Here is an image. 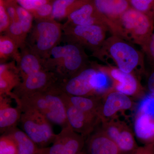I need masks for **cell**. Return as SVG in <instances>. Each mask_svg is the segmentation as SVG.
<instances>
[{"mask_svg":"<svg viewBox=\"0 0 154 154\" xmlns=\"http://www.w3.org/2000/svg\"><path fill=\"white\" fill-rule=\"evenodd\" d=\"M85 144V137L75 132L68 125L61 154H79L82 151Z\"/></svg>","mask_w":154,"mask_h":154,"instance_id":"22","label":"cell"},{"mask_svg":"<svg viewBox=\"0 0 154 154\" xmlns=\"http://www.w3.org/2000/svg\"><path fill=\"white\" fill-rule=\"evenodd\" d=\"M85 67V55L78 45L57 46L44 60V69L53 73L60 81L69 79Z\"/></svg>","mask_w":154,"mask_h":154,"instance_id":"2","label":"cell"},{"mask_svg":"<svg viewBox=\"0 0 154 154\" xmlns=\"http://www.w3.org/2000/svg\"><path fill=\"white\" fill-rule=\"evenodd\" d=\"M5 33L16 42L19 48L26 45L28 36L24 33L19 21L11 22Z\"/></svg>","mask_w":154,"mask_h":154,"instance_id":"26","label":"cell"},{"mask_svg":"<svg viewBox=\"0 0 154 154\" xmlns=\"http://www.w3.org/2000/svg\"><path fill=\"white\" fill-rule=\"evenodd\" d=\"M20 49V58L17 65L22 80L30 75L45 69L43 60L26 45Z\"/></svg>","mask_w":154,"mask_h":154,"instance_id":"14","label":"cell"},{"mask_svg":"<svg viewBox=\"0 0 154 154\" xmlns=\"http://www.w3.org/2000/svg\"><path fill=\"white\" fill-rule=\"evenodd\" d=\"M63 36L62 25L52 19L36 20L28 33L26 45L42 59H47Z\"/></svg>","mask_w":154,"mask_h":154,"instance_id":"3","label":"cell"},{"mask_svg":"<svg viewBox=\"0 0 154 154\" xmlns=\"http://www.w3.org/2000/svg\"><path fill=\"white\" fill-rule=\"evenodd\" d=\"M137 113H144L154 118V97L152 94L143 97L138 105Z\"/></svg>","mask_w":154,"mask_h":154,"instance_id":"29","label":"cell"},{"mask_svg":"<svg viewBox=\"0 0 154 154\" xmlns=\"http://www.w3.org/2000/svg\"><path fill=\"white\" fill-rule=\"evenodd\" d=\"M16 61L0 65V96H11L13 90L22 81Z\"/></svg>","mask_w":154,"mask_h":154,"instance_id":"15","label":"cell"},{"mask_svg":"<svg viewBox=\"0 0 154 154\" xmlns=\"http://www.w3.org/2000/svg\"><path fill=\"white\" fill-rule=\"evenodd\" d=\"M60 95L63 100L78 109L100 118V111L103 102L102 98L73 96L62 91Z\"/></svg>","mask_w":154,"mask_h":154,"instance_id":"17","label":"cell"},{"mask_svg":"<svg viewBox=\"0 0 154 154\" xmlns=\"http://www.w3.org/2000/svg\"><path fill=\"white\" fill-rule=\"evenodd\" d=\"M19 123L22 129L39 148L47 147L53 143L57 134L51 123L45 116L34 109L22 107Z\"/></svg>","mask_w":154,"mask_h":154,"instance_id":"4","label":"cell"},{"mask_svg":"<svg viewBox=\"0 0 154 154\" xmlns=\"http://www.w3.org/2000/svg\"><path fill=\"white\" fill-rule=\"evenodd\" d=\"M147 51L154 70V33L152 32L151 35L149 38L146 44Z\"/></svg>","mask_w":154,"mask_h":154,"instance_id":"34","label":"cell"},{"mask_svg":"<svg viewBox=\"0 0 154 154\" xmlns=\"http://www.w3.org/2000/svg\"><path fill=\"white\" fill-rule=\"evenodd\" d=\"M96 9L100 14L116 17L128 9L127 0H94Z\"/></svg>","mask_w":154,"mask_h":154,"instance_id":"21","label":"cell"},{"mask_svg":"<svg viewBox=\"0 0 154 154\" xmlns=\"http://www.w3.org/2000/svg\"><path fill=\"white\" fill-rule=\"evenodd\" d=\"M134 131L137 138L145 145L153 143L154 118L144 113H137Z\"/></svg>","mask_w":154,"mask_h":154,"instance_id":"18","label":"cell"},{"mask_svg":"<svg viewBox=\"0 0 154 154\" xmlns=\"http://www.w3.org/2000/svg\"><path fill=\"white\" fill-rule=\"evenodd\" d=\"M90 84L93 91L94 97H105L108 93L111 92V83L109 75L104 71L97 69L91 75L90 79Z\"/></svg>","mask_w":154,"mask_h":154,"instance_id":"19","label":"cell"},{"mask_svg":"<svg viewBox=\"0 0 154 154\" xmlns=\"http://www.w3.org/2000/svg\"><path fill=\"white\" fill-rule=\"evenodd\" d=\"M63 101L65 105L69 126L75 132L85 137L94 132L96 127L101 122L99 116L82 111L66 101Z\"/></svg>","mask_w":154,"mask_h":154,"instance_id":"8","label":"cell"},{"mask_svg":"<svg viewBox=\"0 0 154 154\" xmlns=\"http://www.w3.org/2000/svg\"><path fill=\"white\" fill-rule=\"evenodd\" d=\"M53 2L48 3L40 6L30 13L36 20L51 19Z\"/></svg>","mask_w":154,"mask_h":154,"instance_id":"31","label":"cell"},{"mask_svg":"<svg viewBox=\"0 0 154 154\" xmlns=\"http://www.w3.org/2000/svg\"><path fill=\"white\" fill-rule=\"evenodd\" d=\"M132 102L129 96L118 91H112L105 96L100 113L101 122L112 119L120 111L131 109Z\"/></svg>","mask_w":154,"mask_h":154,"instance_id":"11","label":"cell"},{"mask_svg":"<svg viewBox=\"0 0 154 154\" xmlns=\"http://www.w3.org/2000/svg\"><path fill=\"white\" fill-rule=\"evenodd\" d=\"M60 82L53 73L42 70L28 76L23 79L14 89L12 93L20 98L49 90Z\"/></svg>","mask_w":154,"mask_h":154,"instance_id":"6","label":"cell"},{"mask_svg":"<svg viewBox=\"0 0 154 154\" xmlns=\"http://www.w3.org/2000/svg\"><path fill=\"white\" fill-rule=\"evenodd\" d=\"M17 2L20 6L30 12L43 5L52 2L51 0H17Z\"/></svg>","mask_w":154,"mask_h":154,"instance_id":"33","label":"cell"},{"mask_svg":"<svg viewBox=\"0 0 154 154\" xmlns=\"http://www.w3.org/2000/svg\"><path fill=\"white\" fill-rule=\"evenodd\" d=\"M110 55L118 69L125 72L131 73L139 63V55L129 45L122 42L113 43L110 48Z\"/></svg>","mask_w":154,"mask_h":154,"instance_id":"9","label":"cell"},{"mask_svg":"<svg viewBox=\"0 0 154 154\" xmlns=\"http://www.w3.org/2000/svg\"><path fill=\"white\" fill-rule=\"evenodd\" d=\"M131 154H154V143L138 147Z\"/></svg>","mask_w":154,"mask_h":154,"instance_id":"35","label":"cell"},{"mask_svg":"<svg viewBox=\"0 0 154 154\" xmlns=\"http://www.w3.org/2000/svg\"><path fill=\"white\" fill-rule=\"evenodd\" d=\"M122 154L133 152L138 148L132 131L125 123L115 141Z\"/></svg>","mask_w":154,"mask_h":154,"instance_id":"24","label":"cell"},{"mask_svg":"<svg viewBox=\"0 0 154 154\" xmlns=\"http://www.w3.org/2000/svg\"><path fill=\"white\" fill-rule=\"evenodd\" d=\"M63 36L66 43L82 44L91 48L97 47L104 38V32L99 24L73 25H62Z\"/></svg>","mask_w":154,"mask_h":154,"instance_id":"5","label":"cell"},{"mask_svg":"<svg viewBox=\"0 0 154 154\" xmlns=\"http://www.w3.org/2000/svg\"><path fill=\"white\" fill-rule=\"evenodd\" d=\"M12 99L8 95L0 96V131L3 134L16 127L22 114L20 106L11 105Z\"/></svg>","mask_w":154,"mask_h":154,"instance_id":"12","label":"cell"},{"mask_svg":"<svg viewBox=\"0 0 154 154\" xmlns=\"http://www.w3.org/2000/svg\"><path fill=\"white\" fill-rule=\"evenodd\" d=\"M80 0H55L52 4L51 19H62L67 18Z\"/></svg>","mask_w":154,"mask_h":154,"instance_id":"25","label":"cell"},{"mask_svg":"<svg viewBox=\"0 0 154 154\" xmlns=\"http://www.w3.org/2000/svg\"><path fill=\"white\" fill-rule=\"evenodd\" d=\"M98 14L94 2L91 0H80L75 9L68 16L65 23L73 25L99 24Z\"/></svg>","mask_w":154,"mask_h":154,"instance_id":"10","label":"cell"},{"mask_svg":"<svg viewBox=\"0 0 154 154\" xmlns=\"http://www.w3.org/2000/svg\"><path fill=\"white\" fill-rule=\"evenodd\" d=\"M48 148L49 147L40 148L38 150L37 154H48Z\"/></svg>","mask_w":154,"mask_h":154,"instance_id":"37","label":"cell"},{"mask_svg":"<svg viewBox=\"0 0 154 154\" xmlns=\"http://www.w3.org/2000/svg\"><path fill=\"white\" fill-rule=\"evenodd\" d=\"M0 154H18L17 144L8 134H4L0 137Z\"/></svg>","mask_w":154,"mask_h":154,"instance_id":"28","label":"cell"},{"mask_svg":"<svg viewBox=\"0 0 154 154\" xmlns=\"http://www.w3.org/2000/svg\"><path fill=\"white\" fill-rule=\"evenodd\" d=\"M11 22L6 10L5 1L0 0V32H5L11 24Z\"/></svg>","mask_w":154,"mask_h":154,"instance_id":"32","label":"cell"},{"mask_svg":"<svg viewBox=\"0 0 154 154\" xmlns=\"http://www.w3.org/2000/svg\"><path fill=\"white\" fill-rule=\"evenodd\" d=\"M5 134H8L14 139L17 144L18 154H37L38 147L28 135L17 127Z\"/></svg>","mask_w":154,"mask_h":154,"instance_id":"20","label":"cell"},{"mask_svg":"<svg viewBox=\"0 0 154 154\" xmlns=\"http://www.w3.org/2000/svg\"><path fill=\"white\" fill-rule=\"evenodd\" d=\"M134 9L151 16L154 15V0H131Z\"/></svg>","mask_w":154,"mask_h":154,"instance_id":"30","label":"cell"},{"mask_svg":"<svg viewBox=\"0 0 154 154\" xmlns=\"http://www.w3.org/2000/svg\"><path fill=\"white\" fill-rule=\"evenodd\" d=\"M147 87L150 94L154 97V70L148 80Z\"/></svg>","mask_w":154,"mask_h":154,"instance_id":"36","label":"cell"},{"mask_svg":"<svg viewBox=\"0 0 154 154\" xmlns=\"http://www.w3.org/2000/svg\"><path fill=\"white\" fill-rule=\"evenodd\" d=\"M86 143L88 154H122L115 142L101 129L92 133Z\"/></svg>","mask_w":154,"mask_h":154,"instance_id":"13","label":"cell"},{"mask_svg":"<svg viewBox=\"0 0 154 154\" xmlns=\"http://www.w3.org/2000/svg\"><path fill=\"white\" fill-rule=\"evenodd\" d=\"M120 16L125 29L136 36L144 38L146 44L153 29V16L135 9H127Z\"/></svg>","mask_w":154,"mask_h":154,"instance_id":"7","label":"cell"},{"mask_svg":"<svg viewBox=\"0 0 154 154\" xmlns=\"http://www.w3.org/2000/svg\"><path fill=\"white\" fill-rule=\"evenodd\" d=\"M59 83L47 91L19 98L15 96L17 105L34 109L42 114L51 123L62 127L68 125L65 105L60 96Z\"/></svg>","mask_w":154,"mask_h":154,"instance_id":"1","label":"cell"},{"mask_svg":"<svg viewBox=\"0 0 154 154\" xmlns=\"http://www.w3.org/2000/svg\"><path fill=\"white\" fill-rule=\"evenodd\" d=\"M110 75L114 81L115 91L128 96H137L141 92L138 82L132 74L115 68L110 70Z\"/></svg>","mask_w":154,"mask_h":154,"instance_id":"16","label":"cell"},{"mask_svg":"<svg viewBox=\"0 0 154 154\" xmlns=\"http://www.w3.org/2000/svg\"><path fill=\"white\" fill-rule=\"evenodd\" d=\"M79 154H88L87 153H86L85 152H84L83 151H82L81 152H80Z\"/></svg>","mask_w":154,"mask_h":154,"instance_id":"38","label":"cell"},{"mask_svg":"<svg viewBox=\"0 0 154 154\" xmlns=\"http://www.w3.org/2000/svg\"><path fill=\"white\" fill-rule=\"evenodd\" d=\"M16 42L5 34L0 37V59L1 63L10 58L14 59L16 63L19 61L20 52Z\"/></svg>","mask_w":154,"mask_h":154,"instance_id":"23","label":"cell"},{"mask_svg":"<svg viewBox=\"0 0 154 154\" xmlns=\"http://www.w3.org/2000/svg\"><path fill=\"white\" fill-rule=\"evenodd\" d=\"M17 11L19 22L24 33L28 36V33L33 27L34 17L30 11L18 5L17 7Z\"/></svg>","mask_w":154,"mask_h":154,"instance_id":"27","label":"cell"}]
</instances>
